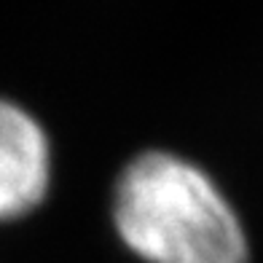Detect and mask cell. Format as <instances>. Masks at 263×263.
Instances as JSON below:
<instances>
[{
	"mask_svg": "<svg viewBox=\"0 0 263 263\" xmlns=\"http://www.w3.org/2000/svg\"><path fill=\"white\" fill-rule=\"evenodd\" d=\"M113 223L148 263H250L231 201L201 166L170 151H145L121 170Z\"/></svg>",
	"mask_w": 263,
	"mask_h": 263,
	"instance_id": "obj_1",
	"label": "cell"
},
{
	"mask_svg": "<svg viewBox=\"0 0 263 263\" xmlns=\"http://www.w3.org/2000/svg\"><path fill=\"white\" fill-rule=\"evenodd\" d=\"M51 185V145L43 126L0 97V220L30 215Z\"/></svg>",
	"mask_w": 263,
	"mask_h": 263,
	"instance_id": "obj_2",
	"label": "cell"
}]
</instances>
